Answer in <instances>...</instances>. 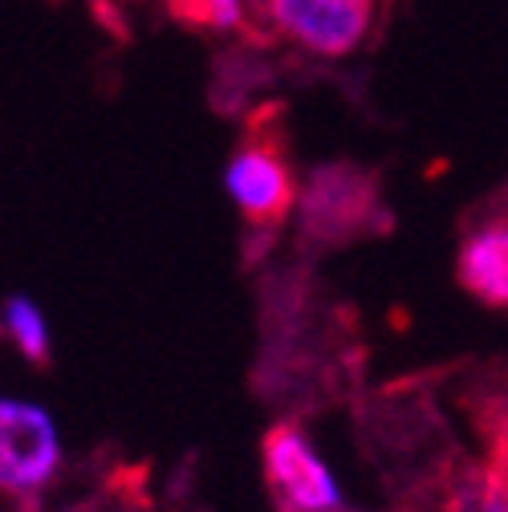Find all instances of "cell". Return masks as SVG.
<instances>
[{
	"label": "cell",
	"instance_id": "1",
	"mask_svg": "<svg viewBox=\"0 0 508 512\" xmlns=\"http://www.w3.org/2000/svg\"><path fill=\"white\" fill-rule=\"evenodd\" d=\"M224 191L252 232H277L301 204L285 135L273 122L252 118L240 147L224 167Z\"/></svg>",
	"mask_w": 508,
	"mask_h": 512
},
{
	"label": "cell",
	"instance_id": "2",
	"mask_svg": "<svg viewBox=\"0 0 508 512\" xmlns=\"http://www.w3.org/2000/svg\"><path fill=\"white\" fill-rule=\"evenodd\" d=\"M261 472L277 512H354L334 468L297 419H277L261 439Z\"/></svg>",
	"mask_w": 508,
	"mask_h": 512
},
{
	"label": "cell",
	"instance_id": "3",
	"mask_svg": "<svg viewBox=\"0 0 508 512\" xmlns=\"http://www.w3.org/2000/svg\"><path fill=\"white\" fill-rule=\"evenodd\" d=\"M301 232L309 244H346L366 232L383 228V200L366 171L350 163H326L317 167L301 191Z\"/></svg>",
	"mask_w": 508,
	"mask_h": 512
},
{
	"label": "cell",
	"instance_id": "4",
	"mask_svg": "<svg viewBox=\"0 0 508 512\" xmlns=\"http://www.w3.org/2000/svg\"><path fill=\"white\" fill-rule=\"evenodd\" d=\"M61 468L57 423L29 399L0 403V484L21 504H33Z\"/></svg>",
	"mask_w": 508,
	"mask_h": 512
},
{
	"label": "cell",
	"instance_id": "5",
	"mask_svg": "<svg viewBox=\"0 0 508 512\" xmlns=\"http://www.w3.org/2000/svg\"><path fill=\"white\" fill-rule=\"evenodd\" d=\"M374 0H265L269 25L313 57H350L374 29Z\"/></svg>",
	"mask_w": 508,
	"mask_h": 512
},
{
	"label": "cell",
	"instance_id": "6",
	"mask_svg": "<svg viewBox=\"0 0 508 512\" xmlns=\"http://www.w3.org/2000/svg\"><path fill=\"white\" fill-rule=\"evenodd\" d=\"M407 512H508V456L452 460L419 484Z\"/></svg>",
	"mask_w": 508,
	"mask_h": 512
},
{
	"label": "cell",
	"instance_id": "7",
	"mask_svg": "<svg viewBox=\"0 0 508 512\" xmlns=\"http://www.w3.org/2000/svg\"><path fill=\"white\" fill-rule=\"evenodd\" d=\"M456 281L488 309H508V200L468 224L456 252Z\"/></svg>",
	"mask_w": 508,
	"mask_h": 512
},
{
	"label": "cell",
	"instance_id": "8",
	"mask_svg": "<svg viewBox=\"0 0 508 512\" xmlns=\"http://www.w3.org/2000/svg\"><path fill=\"white\" fill-rule=\"evenodd\" d=\"M5 334H9L13 350H17V354H21L29 366L45 370V366L53 362V338H49V322H45V313H41V305H37L33 297L13 293V297L5 301Z\"/></svg>",
	"mask_w": 508,
	"mask_h": 512
}]
</instances>
